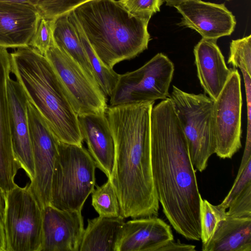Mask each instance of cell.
<instances>
[{
  "label": "cell",
  "mask_w": 251,
  "mask_h": 251,
  "mask_svg": "<svg viewBox=\"0 0 251 251\" xmlns=\"http://www.w3.org/2000/svg\"><path fill=\"white\" fill-rule=\"evenodd\" d=\"M92 194V205L99 216H121V206L116 192L110 180L101 186H97Z\"/></svg>",
  "instance_id": "cell-24"
},
{
  "label": "cell",
  "mask_w": 251,
  "mask_h": 251,
  "mask_svg": "<svg viewBox=\"0 0 251 251\" xmlns=\"http://www.w3.org/2000/svg\"><path fill=\"white\" fill-rule=\"evenodd\" d=\"M44 55L59 76L77 116L105 113L106 97L76 61L54 44Z\"/></svg>",
  "instance_id": "cell-9"
},
{
  "label": "cell",
  "mask_w": 251,
  "mask_h": 251,
  "mask_svg": "<svg viewBox=\"0 0 251 251\" xmlns=\"http://www.w3.org/2000/svg\"><path fill=\"white\" fill-rule=\"evenodd\" d=\"M6 208V193L0 187V222L3 225Z\"/></svg>",
  "instance_id": "cell-34"
},
{
  "label": "cell",
  "mask_w": 251,
  "mask_h": 251,
  "mask_svg": "<svg viewBox=\"0 0 251 251\" xmlns=\"http://www.w3.org/2000/svg\"><path fill=\"white\" fill-rule=\"evenodd\" d=\"M189 0H164V1L166 2V4L168 6H173L178 5L180 3ZM226 1H230L231 0H225Z\"/></svg>",
  "instance_id": "cell-37"
},
{
  "label": "cell",
  "mask_w": 251,
  "mask_h": 251,
  "mask_svg": "<svg viewBox=\"0 0 251 251\" xmlns=\"http://www.w3.org/2000/svg\"><path fill=\"white\" fill-rule=\"evenodd\" d=\"M11 75L8 92L13 127V145L15 156L30 181L34 176V165L30 135L27 98L20 83Z\"/></svg>",
  "instance_id": "cell-16"
},
{
  "label": "cell",
  "mask_w": 251,
  "mask_h": 251,
  "mask_svg": "<svg viewBox=\"0 0 251 251\" xmlns=\"http://www.w3.org/2000/svg\"><path fill=\"white\" fill-rule=\"evenodd\" d=\"M67 13L80 39L99 86L104 95L109 97L116 86L120 75L113 68L106 66L98 57L71 11Z\"/></svg>",
  "instance_id": "cell-23"
},
{
  "label": "cell",
  "mask_w": 251,
  "mask_h": 251,
  "mask_svg": "<svg viewBox=\"0 0 251 251\" xmlns=\"http://www.w3.org/2000/svg\"><path fill=\"white\" fill-rule=\"evenodd\" d=\"M71 11L98 57L107 67L148 49L149 20L129 13L115 0H92Z\"/></svg>",
  "instance_id": "cell-4"
},
{
  "label": "cell",
  "mask_w": 251,
  "mask_h": 251,
  "mask_svg": "<svg viewBox=\"0 0 251 251\" xmlns=\"http://www.w3.org/2000/svg\"><path fill=\"white\" fill-rule=\"evenodd\" d=\"M53 38V19L41 18L38 26L31 38L28 46L45 55L54 45Z\"/></svg>",
  "instance_id": "cell-29"
},
{
  "label": "cell",
  "mask_w": 251,
  "mask_h": 251,
  "mask_svg": "<svg viewBox=\"0 0 251 251\" xmlns=\"http://www.w3.org/2000/svg\"><path fill=\"white\" fill-rule=\"evenodd\" d=\"M151 156L164 214L179 234L187 240L200 241L201 197L187 141L169 98L151 108Z\"/></svg>",
  "instance_id": "cell-1"
},
{
  "label": "cell",
  "mask_w": 251,
  "mask_h": 251,
  "mask_svg": "<svg viewBox=\"0 0 251 251\" xmlns=\"http://www.w3.org/2000/svg\"><path fill=\"white\" fill-rule=\"evenodd\" d=\"M243 74L247 106V130L245 146H251V75L241 70Z\"/></svg>",
  "instance_id": "cell-32"
},
{
  "label": "cell",
  "mask_w": 251,
  "mask_h": 251,
  "mask_svg": "<svg viewBox=\"0 0 251 251\" xmlns=\"http://www.w3.org/2000/svg\"><path fill=\"white\" fill-rule=\"evenodd\" d=\"M92 0H39L36 8L41 18L52 19Z\"/></svg>",
  "instance_id": "cell-28"
},
{
  "label": "cell",
  "mask_w": 251,
  "mask_h": 251,
  "mask_svg": "<svg viewBox=\"0 0 251 251\" xmlns=\"http://www.w3.org/2000/svg\"><path fill=\"white\" fill-rule=\"evenodd\" d=\"M226 211L218 205H214L207 200L201 199L200 216L202 245L206 244L214 234L219 222L226 216Z\"/></svg>",
  "instance_id": "cell-25"
},
{
  "label": "cell",
  "mask_w": 251,
  "mask_h": 251,
  "mask_svg": "<svg viewBox=\"0 0 251 251\" xmlns=\"http://www.w3.org/2000/svg\"><path fill=\"white\" fill-rule=\"evenodd\" d=\"M216 41L202 38L194 49L200 82L213 100L219 96L233 71L227 67Z\"/></svg>",
  "instance_id": "cell-19"
},
{
  "label": "cell",
  "mask_w": 251,
  "mask_h": 251,
  "mask_svg": "<svg viewBox=\"0 0 251 251\" xmlns=\"http://www.w3.org/2000/svg\"><path fill=\"white\" fill-rule=\"evenodd\" d=\"M119 3L129 13L150 21L153 14L160 11L164 0H119Z\"/></svg>",
  "instance_id": "cell-30"
},
{
  "label": "cell",
  "mask_w": 251,
  "mask_h": 251,
  "mask_svg": "<svg viewBox=\"0 0 251 251\" xmlns=\"http://www.w3.org/2000/svg\"><path fill=\"white\" fill-rule=\"evenodd\" d=\"M96 163L82 145L59 141L53 170L50 205L81 211L96 184Z\"/></svg>",
  "instance_id": "cell-5"
},
{
  "label": "cell",
  "mask_w": 251,
  "mask_h": 251,
  "mask_svg": "<svg viewBox=\"0 0 251 251\" xmlns=\"http://www.w3.org/2000/svg\"><path fill=\"white\" fill-rule=\"evenodd\" d=\"M79 129L97 168L109 178L113 168L115 145L105 113L78 116Z\"/></svg>",
  "instance_id": "cell-18"
},
{
  "label": "cell",
  "mask_w": 251,
  "mask_h": 251,
  "mask_svg": "<svg viewBox=\"0 0 251 251\" xmlns=\"http://www.w3.org/2000/svg\"><path fill=\"white\" fill-rule=\"evenodd\" d=\"M242 105L241 78L234 69L213 105L215 153L221 158H231L242 147Z\"/></svg>",
  "instance_id": "cell-10"
},
{
  "label": "cell",
  "mask_w": 251,
  "mask_h": 251,
  "mask_svg": "<svg viewBox=\"0 0 251 251\" xmlns=\"http://www.w3.org/2000/svg\"><path fill=\"white\" fill-rule=\"evenodd\" d=\"M6 249V237L3 225L0 222V251H5Z\"/></svg>",
  "instance_id": "cell-35"
},
{
  "label": "cell",
  "mask_w": 251,
  "mask_h": 251,
  "mask_svg": "<svg viewBox=\"0 0 251 251\" xmlns=\"http://www.w3.org/2000/svg\"><path fill=\"white\" fill-rule=\"evenodd\" d=\"M169 98L185 136L193 165L201 172L215 153L214 100L205 94L188 93L175 86Z\"/></svg>",
  "instance_id": "cell-6"
},
{
  "label": "cell",
  "mask_w": 251,
  "mask_h": 251,
  "mask_svg": "<svg viewBox=\"0 0 251 251\" xmlns=\"http://www.w3.org/2000/svg\"><path fill=\"white\" fill-rule=\"evenodd\" d=\"M154 103L108 106L105 112L115 145L113 170L108 179L117 195L124 218L158 215L151 156V112Z\"/></svg>",
  "instance_id": "cell-2"
},
{
  "label": "cell",
  "mask_w": 251,
  "mask_h": 251,
  "mask_svg": "<svg viewBox=\"0 0 251 251\" xmlns=\"http://www.w3.org/2000/svg\"><path fill=\"white\" fill-rule=\"evenodd\" d=\"M174 240L170 226L156 216L134 218L125 222L115 251H159Z\"/></svg>",
  "instance_id": "cell-15"
},
{
  "label": "cell",
  "mask_w": 251,
  "mask_h": 251,
  "mask_svg": "<svg viewBox=\"0 0 251 251\" xmlns=\"http://www.w3.org/2000/svg\"><path fill=\"white\" fill-rule=\"evenodd\" d=\"M196 246L194 245L181 243L179 240L177 241L172 240L162 247L159 251H194Z\"/></svg>",
  "instance_id": "cell-33"
},
{
  "label": "cell",
  "mask_w": 251,
  "mask_h": 251,
  "mask_svg": "<svg viewBox=\"0 0 251 251\" xmlns=\"http://www.w3.org/2000/svg\"><path fill=\"white\" fill-rule=\"evenodd\" d=\"M204 251H251V217L226 216L210 240L202 245Z\"/></svg>",
  "instance_id": "cell-20"
},
{
  "label": "cell",
  "mask_w": 251,
  "mask_h": 251,
  "mask_svg": "<svg viewBox=\"0 0 251 251\" xmlns=\"http://www.w3.org/2000/svg\"><path fill=\"white\" fill-rule=\"evenodd\" d=\"M125 218L99 216L87 220L79 251H115Z\"/></svg>",
  "instance_id": "cell-21"
},
{
  "label": "cell",
  "mask_w": 251,
  "mask_h": 251,
  "mask_svg": "<svg viewBox=\"0 0 251 251\" xmlns=\"http://www.w3.org/2000/svg\"><path fill=\"white\" fill-rule=\"evenodd\" d=\"M226 214L234 217H251V185L246 187L231 202Z\"/></svg>",
  "instance_id": "cell-31"
},
{
  "label": "cell",
  "mask_w": 251,
  "mask_h": 251,
  "mask_svg": "<svg viewBox=\"0 0 251 251\" xmlns=\"http://www.w3.org/2000/svg\"><path fill=\"white\" fill-rule=\"evenodd\" d=\"M0 1H8L19 3L28 4L36 7L39 0H0Z\"/></svg>",
  "instance_id": "cell-36"
},
{
  "label": "cell",
  "mask_w": 251,
  "mask_h": 251,
  "mask_svg": "<svg viewBox=\"0 0 251 251\" xmlns=\"http://www.w3.org/2000/svg\"><path fill=\"white\" fill-rule=\"evenodd\" d=\"M10 55L11 74L58 139L82 145L78 116L47 58L29 46L16 48Z\"/></svg>",
  "instance_id": "cell-3"
},
{
  "label": "cell",
  "mask_w": 251,
  "mask_h": 251,
  "mask_svg": "<svg viewBox=\"0 0 251 251\" xmlns=\"http://www.w3.org/2000/svg\"><path fill=\"white\" fill-rule=\"evenodd\" d=\"M42 209L28 185H16L6 193L3 226L6 251H40Z\"/></svg>",
  "instance_id": "cell-8"
},
{
  "label": "cell",
  "mask_w": 251,
  "mask_h": 251,
  "mask_svg": "<svg viewBox=\"0 0 251 251\" xmlns=\"http://www.w3.org/2000/svg\"><path fill=\"white\" fill-rule=\"evenodd\" d=\"M40 251H79L84 230L81 211H68L51 205L42 209Z\"/></svg>",
  "instance_id": "cell-13"
},
{
  "label": "cell",
  "mask_w": 251,
  "mask_h": 251,
  "mask_svg": "<svg viewBox=\"0 0 251 251\" xmlns=\"http://www.w3.org/2000/svg\"><path fill=\"white\" fill-rule=\"evenodd\" d=\"M41 18L33 5L0 0V47L28 46Z\"/></svg>",
  "instance_id": "cell-17"
},
{
  "label": "cell",
  "mask_w": 251,
  "mask_h": 251,
  "mask_svg": "<svg viewBox=\"0 0 251 251\" xmlns=\"http://www.w3.org/2000/svg\"><path fill=\"white\" fill-rule=\"evenodd\" d=\"M175 70L171 60L158 53L143 66L120 75L110 98V106L154 102L169 98Z\"/></svg>",
  "instance_id": "cell-7"
},
{
  "label": "cell",
  "mask_w": 251,
  "mask_h": 251,
  "mask_svg": "<svg viewBox=\"0 0 251 251\" xmlns=\"http://www.w3.org/2000/svg\"><path fill=\"white\" fill-rule=\"evenodd\" d=\"M228 63L251 73V35L231 41Z\"/></svg>",
  "instance_id": "cell-26"
},
{
  "label": "cell",
  "mask_w": 251,
  "mask_h": 251,
  "mask_svg": "<svg viewBox=\"0 0 251 251\" xmlns=\"http://www.w3.org/2000/svg\"><path fill=\"white\" fill-rule=\"evenodd\" d=\"M250 185H251V156L243 155L233 185L223 201L218 205L226 210L232 201Z\"/></svg>",
  "instance_id": "cell-27"
},
{
  "label": "cell",
  "mask_w": 251,
  "mask_h": 251,
  "mask_svg": "<svg viewBox=\"0 0 251 251\" xmlns=\"http://www.w3.org/2000/svg\"><path fill=\"white\" fill-rule=\"evenodd\" d=\"M174 7L182 15L178 25L195 30L202 38L217 40L234 30L235 18L224 3L189 0Z\"/></svg>",
  "instance_id": "cell-12"
},
{
  "label": "cell",
  "mask_w": 251,
  "mask_h": 251,
  "mask_svg": "<svg viewBox=\"0 0 251 251\" xmlns=\"http://www.w3.org/2000/svg\"><path fill=\"white\" fill-rule=\"evenodd\" d=\"M11 55L0 47V185L13 183L21 168L13 150V127L8 92Z\"/></svg>",
  "instance_id": "cell-14"
},
{
  "label": "cell",
  "mask_w": 251,
  "mask_h": 251,
  "mask_svg": "<svg viewBox=\"0 0 251 251\" xmlns=\"http://www.w3.org/2000/svg\"><path fill=\"white\" fill-rule=\"evenodd\" d=\"M53 38L54 44L76 61L98 84L80 39L67 13L53 19Z\"/></svg>",
  "instance_id": "cell-22"
},
{
  "label": "cell",
  "mask_w": 251,
  "mask_h": 251,
  "mask_svg": "<svg viewBox=\"0 0 251 251\" xmlns=\"http://www.w3.org/2000/svg\"><path fill=\"white\" fill-rule=\"evenodd\" d=\"M34 176L28 188L42 209L50 202L51 184L60 141L27 98Z\"/></svg>",
  "instance_id": "cell-11"
}]
</instances>
